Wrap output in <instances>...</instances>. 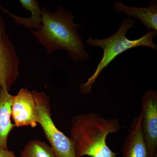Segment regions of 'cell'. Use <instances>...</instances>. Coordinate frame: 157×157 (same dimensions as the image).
I'll list each match as a JSON object with an SVG mask.
<instances>
[{"instance_id": "cell-11", "label": "cell", "mask_w": 157, "mask_h": 157, "mask_svg": "<svg viewBox=\"0 0 157 157\" xmlns=\"http://www.w3.org/2000/svg\"><path fill=\"white\" fill-rule=\"evenodd\" d=\"M19 2L24 9L30 12V17H23L14 15L1 5L0 9L3 13L9 14L13 18L17 24L23 26L29 29H33L36 31L41 30L42 27V10L39 2L36 0H19Z\"/></svg>"}, {"instance_id": "cell-5", "label": "cell", "mask_w": 157, "mask_h": 157, "mask_svg": "<svg viewBox=\"0 0 157 157\" xmlns=\"http://www.w3.org/2000/svg\"><path fill=\"white\" fill-rule=\"evenodd\" d=\"M19 65L15 46L6 33V23L0 14V87L10 91L19 76Z\"/></svg>"}, {"instance_id": "cell-2", "label": "cell", "mask_w": 157, "mask_h": 157, "mask_svg": "<svg viewBox=\"0 0 157 157\" xmlns=\"http://www.w3.org/2000/svg\"><path fill=\"white\" fill-rule=\"evenodd\" d=\"M121 128L117 119L106 120L94 112L75 116L70 130L76 157H116L107 145V136Z\"/></svg>"}, {"instance_id": "cell-13", "label": "cell", "mask_w": 157, "mask_h": 157, "mask_svg": "<svg viewBox=\"0 0 157 157\" xmlns=\"http://www.w3.org/2000/svg\"><path fill=\"white\" fill-rule=\"evenodd\" d=\"M0 157H17L14 152L0 147Z\"/></svg>"}, {"instance_id": "cell-3", "label": "cell", "mask_w": 157, "mask_h": 157, "mask_svg": "<svg viewBox=\"0 0 157 157\" xmlns=\"http://www.w3.org/2000/svg\"><path fill=\"white\" fill-rule=\"evenodd\" d=\"M135 24L134 18L128 17L121 23L116 33L109 38L94 39L89 37L86 41L88 45L102 48L104 53L92 76L85 83L80 85L82 94H87L91 92L93 85L102 71L121 54L131 48L141 46L149 47L157 50V45L153 42L154 38L157 35V31H149L143 36L135 40H130L127 38V33L135 27Z\"/></svg>"}, {"instance_id": "cell-1", "label": "cell", "mask_w": 157, "mask_h": 157, "mask_svg": "<svg viewBox=\"0 0 157 157\" xmlns=\"http://www.w3.org/2000/svg\"><path fill=\"white\" fill-rule=\"evenodd\" d=\"M42 10V28L40 31L31 30L30 33L45 48L46 53L51 55L63 49L74 62L87 61L89 54L78 33L81 26L74 22L72 12L62 6L54 12L44 8Z\"/></svg>"}, {"instance_id": "cell-14", "label": "cell", "mask_w": 157, "mask_h": 157, "mask_svg": "<svg viewBox=\"0 0 157 157\" xmlns=\"http://www.w3.org/2000/svg\"><path fill=\"white\" fill-rule=\"evenodd\" d=\"M155 157H157V155Z\"/></svg>"}, {"instance_id": "cell-8", "label": "cell", "mask_w": 157, "mask_h": 157, "mask_svg": "<svg viewBox=\"0 0 157 157\" xmlns=\"http://www.w3.org/2000/svg\"><path fill=\"white\" fill-rule=\"evenodd\" d=\"M122 152L123 157H151L144 139L140 114L132 121Z\"/></svg>"}, {"instance_id": "cell-4", "label": "cell", "mask_w": 157, "mask_h": 157, "mask_svg": "<svg viewBox=\"0 0 157 157\" xmlns=\"http://www.w3.org/2000/svg\"><path fill=\"white\" fill-rule=\"evenodd\" d=\"M32 93L36 107L37 122L42 127L57 157H76L71 138L59 130L52 118L49 97L43 91L33 90Z\"/></svg>"}, {"instance_id": "cell-7", "label": "cell", "mask_w": 157, "mask_h": 157, "mask_svg": "<svg viewBox=\"0 0 157 157\" xmlns=\"http://www.w3.org/2000/svg\"><path fill=\"white\" fill-rule=\"evenodd\" d=\"M11 117L16 127L34 128L38 125L36 103L32 91L27 88L21 89L16 95L13 96Z\"/></svg>"}, {"instance_id": "cell-9", "label": "cell", "mask_w": 157, "mask_h": 157, "mask_svg": "<svg viewBox=\"0 0 157 157\" xmlns=\"http://www.w3.org/2000/svg\"><path fill=\"white\" fill-rule=\"evenodd\" d=\"M113 8L115 11L124 13L128 17H135L140 20L147 30L157 31V1L152 0L146 8L130 7L125 6L121 1L115 2Z\"/></svg>"}, {"instance_id": "cell-10", "label": "cell", "mask_w": 157, "mask_h": 157, "mask_svg": "<svg viewBox=\"0 0 157 157\" xmlns=\"http://www.w3.org/2000/svg\"><path fill=\"white\" fill-rule=\"evenodd\" d=\"M13 96L6 87H0V147L8 150V138L15 126L11 122Z\"/></svg>"}, {"instance_id": "cell-12", "label": "cell", "mask_w": 157, "mask_h": 157, "mask_svg": "<svg viewBox=\"0 0 157 157\" xmlns=\"http://www.w3.org/2000/svg\"><path fill=\"white\" fill-rule=\"evenodd\" d=\"M20 157H57L51 146L39 140H31L26 144Z\"/></svg>"}, {"instance_id": "cell-6", "label": "cell", "mask_w": 157, "mask_h": 157, "mask_svg": "<svg viewBox=\"0 0 157 157\" xmlns=\"http://www.w3.org/2000/svg\"><path fill=\"white\" fill-rule=\"evenodd\" d=\"M141 127L144 139L151 157L157 155V93L152 89L144 93L140 100Z\"/></svg>"}]
</instances>
